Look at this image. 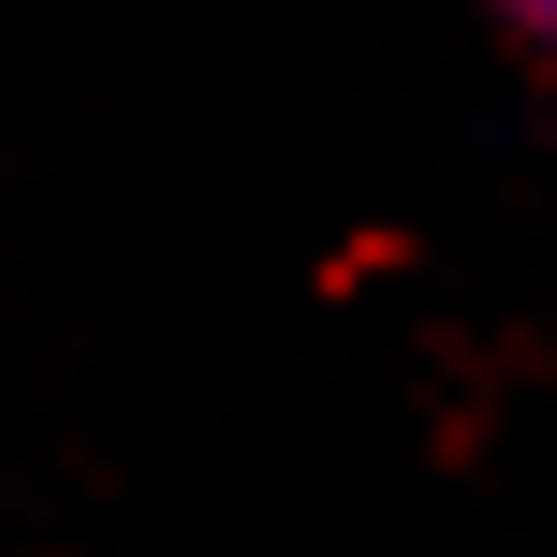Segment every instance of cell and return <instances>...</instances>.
Segmentation results:
<instances>
[{"instance_id": "1", "label": "cell", "mask_w": 557, "mask_h": 557, "mask_svg": "<svg viewBox=\"0 0 557 557\" xmlns=\"http://www.w3.org/2000/svg\"><path fill=\"white\" fill-rule=\"evenodd\" d=\"M513 29H529V45H543V59H557V0H513Z\"/></svg>"}]
</instances>
